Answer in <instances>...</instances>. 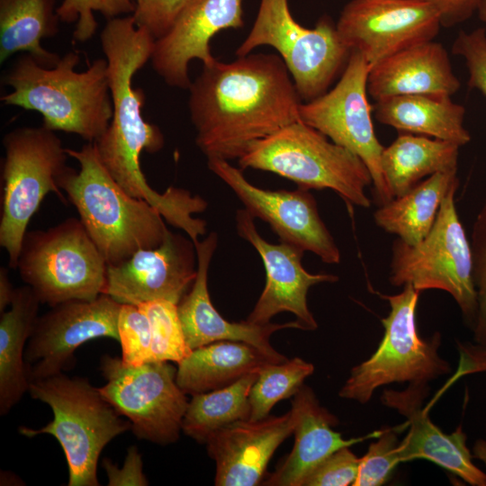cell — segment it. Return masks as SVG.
I'll return each mask as SVG.
<instances>
[{
  "mask_svg": "<svg viewBox=\"0 0 486 486\" xmlns=\"http://www.w3.org/2000/svg\"><path fill=\"white\" fill-rule=\"evenodd\" d=\"M195 143L207 159L240 158L254 143L300 121L302 100L276 54L202 65L189 87Z\"/></svg>",
  "mask_w": 486,
  "mask_h": 486,
  "instance_id": "obj_1",
  "label": "cell"
},
{
  "mask_svg": "<svg viewBox=\"0 0 486 486\" xmlns=\"http://www.w3.org/2000/svg\"><path fill=\"white\" fill-rule=\"evenodd\" d=\"M100 40L108 64L112 116L94 144L104 166L127 194L166 215L174 209L175 194L170 189L163 193L153 189L140 166L142 151L161 150L164 136L157 125L145 121L144 91L132 85L135 74L151 59L156 40L136 25L132 15L109 19Z\"/></svg>",
  "mask_w": 486,
  "mask_h": 486,
  "instance_id": "obj_2",
  "label": "cell"
},
{
  "mask_svg": "<svg viewBox=\"0 0 486 486\" xmlns=\"http://www.w3.org/2000/svg\"><path fill=\"white\" fill-rule=\"evenodd\" d=\"M79 61L76 51H68L54 67L46 68L22 53L2 77L12 91L1 102L40 113L49 130L96 141L112 116L108 64L106 58H97L78 72Z\"/></svg>",
  "mask_w": 486,
  "mask_h": 486,
  "instance_id": "obj_3",
  "label": "cell"
},
{
  "mask_svg": "<svg viewBox=\"0 0 486 486\" xmlns=\"http://www.w3.org/2000/svg\"><path fill=\"white\" fill-rule=\"evenodd\" d=\"M79 170L68 166L60 189L107 265H117L140 249L159 246L167 231L159 212L145 200L127 194L102 164L94 142L79 149L66 148Z\"/></svg>",
  "mask_w": 486,
  "mask_h": 486,
  "instance_id": "obj_4",
  "label": "cell"
},
{
  "mask_svg": "<svg viewBox=\"0 0 486 486\" xmlns=\"http://www.w3.org/2000/svg\"><path fill=\"white\" fill-rule=\"evenodd\" d=\"M29 393L48 404L53 419L40 429L20 427L24 436L41 434L60 444L68 466V486H98L97 464L106 445L131 428L86 378L63 373L30 382Z\"/></svg>",
  "mask_w": 486,
  "mask_h": 486,
  "instance_id": "obj_5",
  "label": "cell"
},
{
  "mask_svg": "<svg viewBox=\"0 0 486 486\" xmlns=\"http://www.w3.org/2000/svg\"><path fill=\"white\" fill-rule=\"evenodd\" d=\"M238 160L243 169L274 173L304 190L331 189L349 205L371 206L365 188L373 180L364 161L302 121L254 143Z\"/></svg>",
  "mask_w": 486,
  "mask_h": 486,
  "instance_id": "obj_6",
  "label": "cell"
},
{
  "mask_svg": "<svg viewBox=\"0 0 486 486\" xmlns=\"http://www.w3.org/2000/svg\"><path fill=\"white\" fill-rule=\"evenodd\" d=\"M3 146L0 246L15 269L28 224L45 196L53 192L66 202L58 181L68 155L55 131L43 125L7 132Z\"/></svg>",
  "mask_w": 486,
  "mask_h": 486,
  "instance_id": "obj_7",
  "label": "cell"
},
{
  "mask_svg": "<svg viewBox=\"0 0 486 486\" xmlns=\"http://www.w3.org/2000/svg\"><path fill=\"white\" fill-rule=\"evenodd\" d=\"M260 46L278 52L305 102L328 90L352 53L329 17L323 16L314 28H306L292 16L288 0H260L253 26L235 53L246 56Z\"/></svg>",
  "mask_w": 486,
  "mask_h": 486,
  "instance_id": "obj_8",
  "label": "cell"
},
{
  "mask_svg": "<svg viewBox=\"0 0 486 486\" xmlns=\"http://www.w3.org/2000/svg\"><path fill=\"white\" fill-rule=\"evenodd\" d=\"M107 263L79 219L27 231L17 262L25 284L50 307L70 300H94L106 284Z\"/></svg>",
  "mask_w": 486,
  "mask_h": 486,
  "instance_id": "obj_9",
  "label": "cell"
},
{
  "mask_svg": "<svg viewBox=\"0 0 486 486\" xmlns=\"http://www.w3.org/2000/svg\"><path fill=\"white\" fill-rule=\"evenodd\" d=\"M420 292L411 284L392 295H382L390 304L381 320L384 334L375 352L354 366L338 394L341 398L367 403L381 386L394 382H428L447 374L449 363L438 353L441 335L419 337L416 310Z\"/></svg>",
  "mask_w": 486,
  "mask_h": 486,
  "instance_id": "obj_10",
  "label": "cell"
},
{
  "mask_svg": "<svg viewBox=\"0 0 486 486\" xmlns=\"http://www.w3.org/2000/svg\"><path fill=\"white\" fill-rule=\"evenodd\" d=\"M457 188L447 193L431 230L420 242L410 245L398 238L393 241L389 281L397 287L411 284L419 292L436 289L448 292L472 328L477 299L472 247L455 208Z\"/></svg>",
  "mask_w": 486,
  "mask_h": 486,
  "instance_id": "obj_11",
  "label": "cell"
},
{
  "mask_svg": "<svg viewBox=\"0 0 486 486\" xmlns=\"http://www.w3.org/2000/svg\"><path fill=\"white\" fill-rule=\"evenodd\" d=\"M100 370L106 383L103 398L130 422L141 440L166 446L178 440L188 401L176 382V368L167 361L139 365L104 356Z\"/></svg>",
  "mask_w": 486,
  "mask_h": 486,
  "instance_id": "obj_12",
  "label": "cell"
},
{
  "mask_svg": "<svg viewBox=\"0 0 486 486\" xmlns=\"http://www.w3.org/2000/svg\"><path fill=\"white\" fill-rule=\"evenodd\" d=\"M370 65L353 50L336 86L299 107L300 121L316 129L334 143L359 157L368 167L375 202L382 205L392 199L381 168L383 146L373 123L367 98Z\"/></svg>",
  "mask_w": 486,
  "mask_h": 486,
  "instance_id": "obj_13",
  "label": "cell"
},
{
  "mask_svg": "<svg viewBox=\"0 0 486 486\" xmlns=\"http://www.w3.org/2000/svg\"><path fill=\"white\" fill-rule=\"evenodd\" d=\"M122 304L102 293L94 300L63 302L39 316L25 349L29 382L71 369L85 342L110 338L119 342Z\"/></svg>",
  "mask_w": 486,
  "mask_h": 486,
  "instance_id": "obj_14",
  "label": "cell"
},
{
  "mask_svg": "<svg viewBox=\"0 0 486 486\" xmlns=\"http://www.w3.org/2000/svg\"><path fill=\"white\" fill-rule=\"evenodd\" d=\"M440 15L422 0H351L336 23L344 43L370 68L407 48L433 40Z\"/></svg>",
  "mask_w": 486,
  "mask_h": 486,
  "instance_id": "obj_15",
  "label": "cell"
},
{
  "mask_svg": "<svg viewBox=\"0 0 486 486\" xmlns=\"http://www.w3.org/2000/svg\"><path fill=\"white\" fill-rule=\"evenodd\" d=\"M207 166L234 192L244 209L254 218L267 222L282 242L312 252L324 263L339 264V248L320 217L317 202L309 190L259 188L224 159H207Z\"/></svg>",
  "mask_w": 486,
  "mask_h": 486,
  "instance_id": "obj_16",
  "label": "cell"
},
{
  "mask_svg": "<svg viewBox=\"0 0 486 486\" xmlns=\"http://www.w3.org/2000/svg\"><path fill=\"white\" fill-rule=\"evenodd\" d=\"M195 259L192 239L167 230L159 246L140 249L120 264L108 265L103 293L121 304L158 300L178 304L195 280Z\"/></svg>",
  "mask_w": 486,
  "mask_h": 486,
  "instance_id": "obj_17",
  "label": "cell"
},
{
  "mask_svg": "<svg viewBox=\"0 0 486 486\" xmlns=\"http://www.w3.org/2000/svg\"><path fill=\"white\" fill-rule=\"evenodd\" d=\"M255 218L245 209L236 213L238 234L248 241L259 254L266 270V284L247 321L267 324L277 313L289 311L295 315L302 330L317 329L318 323L307 303L309 289L321 283H334L337 275L310 274L302 264V249L282 242L272 244L257 232Z\"/></svg>",
  "mask_w": 486,
  "mask_h": 486,
  "instance_id": "obj_18",
  "label": "cell"
},
{
  "mask_svg": "<svg viewBox=\"0 0 486 486\" xmlns=\"http://www.w3.org/2000/svg\"><path fill=\"white\" fill-rule=\"evenodd\" d=\"M243 0H194L171 29L156 40L151 57L154 71L173 87L189 89L188 67L193 59L209 65L216 58L211 40L220 31L244 26Z\"/></svg>",
  "mask_w": 486,
  "mask_h": 486,
  "instance_id": "obj_19",
  "label": "cell"
},
{
  "mask_svg": "<svg viewBox=\"0 0 486 486\" xmlns=\"http://www.w3.org/2000/svg\"><path fill=\"white\" fill-rule=\"evenodd\" d=\"M428 392V382H413L402 391L384 390L382 394V404L403 415L410 428L399 445L400 463L425 459L472 486H486V473L473 464L462 426L446 434L423 409Z\"/></svg>",
  "mask_w": 486,
  "mask_h": 486,
  "instance_id": "obj_20",
  "label": "cell"
},
{
  "mask_svg": "<svg viewBox=\"0 0 486 486\" xmlns=\"http://www.w3.org/2000/svg\"><path fill=\"white\" fill-rule=\"evenodd\" d=\"M218 237L210 233L195 245L197 274L189 292L177 304L185 340L194 350L217 341H239L250 344L279 362L287 358L270 344L273 333L284 328L302 329L294 321L285 323L253 324L248 321L230 322L213 306L208 291V270L217 247Z\"/></svg>",
  "mask_w": 486,
  "mask_h": 486,
  "instance_id": "obj_21",
  "label": "cell"
},
{
  "mask_svg": "<svg viewBox=\"0 0 486 486\" xmlns=\"http://www.w3.org/2000/svg\"><path fill=\"white\" fill-rule=\"evenodd\" d=\"M293 433L291 410L251 421L239 420L212 433L205 445L216 463L217 486L258 485L276 448Z\"/></svg>",
  "mask_w": 486,
  "mask_h": 486,
  "instance_id": "obj_22",
  "label": "cell"
},
{
  "mask_svg": "<svg viewBox=\"0 0 486 486\" xmlns=\"http://www.w3.org/2000/svg\"><path fill=\"white\" fill-rule=\"evenodd\" d=\"M290 410L293 418V447L263 485L302 486L308 474L331 454L367 438H377L382 432L344 438L333 429L338 424V418L321 406L312 389L304 384L293 396Z\"/></svg>",
  "mask_w": 486,
  "mask_h": 486,
  "instance_id": "obj_23",
  "label": "cell"
},
{
  "mask_svg": "<svg viewBox=\"0 0 486 486\" xmlns=\"http://www.w3.org/2000/svg\"><path fill=\"white\" fill-rule=\"evenodd\" d=\"M461 83L448 52L429 40L396 52L370 68L367 93L375 101L405 94L452 96Z\"/></svg>",
  "mask_w": 486,
  "mask_h": 486,
  "instance_id": "obj_24",
  "label": "cell"
},
{
  "mask_svg": "<svg viewBox=\"0 0 486 486\" xmlns=\"http://www.w3.org/2000/svg\"><path fill=\"white\" fill-rule=\"evenodd\" d=\"M374 117L402 133L446 140L462 147L471 140L464 107L449 95L405 94L375 102Z\"/></svg>",
  "mask_w": 486,
  "mask_h": 486,
  "instance_id": "obj_25",
  "label": "cell"
},
{
  "mask_svg": "<svg viewBox=\"0 0 486 486\" xmlns=\"http://www.w3.org/2000/svg\"><path fill=\"white\" fill-rule=\"evenodd\" d=\"M273 363H282L239 341H217L192 350L177 364L176 382L185 394L219 390Z\"/></svg>",
  "mask_w": 486,
  "mask_h": 486,
  "instance_id": "obj_26",
  "label": "cell"
},
{
  "mask_svg": "<svg viewBox=\"0 0 486 486\" xmlns=\"http://www.w3.org/2000/svg\"><path fill=\"white\" fill-rule=\"evenodd\" d=\"M40 304L32 287L26 284L15 289L11 309L0 313L1 416L7 414L29 391L24 356Z\"/></svg>",
  "mask_w": 486,
  "mask_h": 486,
  "instance_id": "obj_27",
  "label": "cell"
},
{
  "mask_svg": "<svg viewBox=\"0 0 486 486\" xmlns=\"http://www.w3.org/2000/svg\"><path fill=\"white\" fill-rule=\"evenodd\" d=\"M460 146L410 133H402L381 155V168L392 198L400 196L422 178L457 169Z\"/></svg>",
  "mask_w": 486,
  "mask_h": 486,
  "instance_id": "obj_28",
  "label": "cell"
},
{
  "mask_svg": "<svg viewBox=\"0 0 486 486\" xmlns=\"http://www.w3.org/2000/svg\"><path fill=\"white\" fill-rule=\"evenodd\" d=\"M456 186L457 169L436 173L404 194L380 205L374 212V222L401 241L415 245L429 233L444 198Z\"/></svg>",
  "mask_w": 486,
  "mask_h": 486,
  "instance_id": "obj_29",
  "label": "cell"
},
{
  "mask_svg": "<svg viewBox=\"0 0 486 486\" xmlns=\"http://www.w3.org/2000/svg\"><path fill=\"white\" fill-rule=\"evenodd\" d=\"M56 0H0V63L22 52L46 68L60 56L41 44L58 32Z\"/></svg>",
  "mask_w": 486,
  "mask_h": 486,
  "instance_id": "obj_30",
  "label": "cell"
},
{
  "mask_svg": "<svg viewBox=\"0 0 486 486\" xmlns=\"http://www.w3.org/2000/svg\"><path fill=\"white\" fill-rule=\"evenodd\" d=\"M258 372L251 373L224 388L194 394L188 402L182 431L196 442L231 423L249 419V393Z\"/></svg>",
  "mask_w": 486,
  "mask_h": 486,
  "instance_id": "obj_31",
  "label": "cell"
},
{
  "mask_svg": "<svg viewBox=\"0 0 486 486\" xmlns=\"http://www.w3.org/2000/svg\"><path fill=\"white\" fill-rule=\"evenodd\" d=\"M313 372L314 365L301 357L263 367L250 390L249 420L268 417L272 408L278 401L294 396Z\"/></svg>",
  "mask_w": 486,
  "mask_h": 486,
  "instance_id": "obj_32",
  "label": "cell"
},
{
  "mask_svg": "<svg viewBox=\"0 0 486 486\" xmlns=\"http://www.w3.org/2000/svg\"><path fill=\"white\" fill-rule=\"evenodd\" d=\"M148 317L152 335V361L179 363L187 357L192 349L188 346L177 304L158 300L137 305Z\"/></svg>",
  "mask_w": 486,
  "mask_h": 486,
  "instance_id": "obj_33",
  "label": "cell"
},
{
  "mask_svg": "<svg viewBox=\"0 0 486 486\" xmlns=\"http://www.w3.org/2000/svg\"><path fill=\"white\" fill-rule=\"evenodd\" d=\"M135 7L136 0H63L57 7V14L60 22H76L73 37L78 42H85L97 29L94 12L109 20L133 14Z\"/></svg>",
  "mask_w": 486,
  "mask_h": 486,
  "instance_id": "obj_34",
  "label": "cell"
},
{
  "mask_svg": "<svg viewBox=\"0 0 486 486\" xmlns=\"http://www.w3.org/2000/svg\"><path fill=\"white\" fill-rule=\"evenodd\" d=\"M122 360L139 365L152 361L151 325L147 314L133 304H122L118 318Z\"/></svg>",
  "mask_w": 486,
  "mask_h": 486,
  "instance_id": "obj_35",
  "label": "cell"
},
{
  "mask_svg": "<svg viewBox=\"0 0 486 486\" xmlns=\"http://www.w3.org/2000/svg\"><path fill=\"white\" fill-rule=\"evenodd\" d=\"M397 428L382 429L377 440L371 443L360 458L357 478L353 486H379L389 478L400 463Z\"/></svg>",
  "mask_w": 486,
  "mask_h": 486,
  "instance_id": "obj_36",
  "label": "cell"
},
{
  "mask_svg": "<svg viewBox=\"0 0 486 486\" xmlns=\"http://www.w3.org/2000/svg\"><path fill=\"white\" fill-rule=\"evenodd\" d=\"M471 247L472 280L477 299L476 317L472 329L477 346L486 349V202L473 222Z\"/></svg>",
  "mask_w": 486,
  "mask_h": 486,
  "instance_id": "obj_37",
  "label": "cell"
},
{
  "mask_svg": "<svg viewBox=\"0 0 486 486\" xmlns=\"http://www.w3.org/2000/svg\"><path fill=\"white\" fill-rule=\"evenodd\" d=\"M452 52L464 60L468 86L486 97V28L461 31L454 40Z\"/></svg>",
  "mask_w": 486,
  "mask_h": 486,
  "instance_id": "obj_38",
  "label": "cell"
},
{
  "mask_svg": "<svg viewBox=\"0 0 486 486\" xmlns=\"http://www.w3.org/2000/svg\"><path fill=\"white\" fill-rule=\"evenodd\" d=\"M360 458L349 447L331 454L305 478L302 486H347L356 482Z\"/></svg>",
  "mask_w": 486,
  "mask_h": 486,
  "instance_id": "obj_39",
  "label": "cell"
},
{
  "mask_svg": "<svg viewBox=\"0 0 486 486\" xmlns=\"http://www.w3.org/2000/svg\"><path fill=\"white\" fill-rule=\"evenodd\" d=\"M194 0H136L132 14L137 26L144 27L154 38L163 37L183 11Z\"/></svg>",
  "mask_w": 486,
  "mask_h": 486,
  "instance_id": "obj_40",
  "label": "cell"
},
{
  "mask_svg": "<svg viewBox=\"0 0 486 486\" xmlns=\"http://www.w3.org/2000/svg\"><path fill=\"white\" fill-rule=\"evenodd\" d=\"M103 466L106 471L108 485L110 486H145L148 484L142 472L141 454L135 446L128 448L125 462L121 469H118L109 459L103 461Z\"/></svg>",
  "mask_w": 486,
  "mask_h": 486,
  "instance_id": "obj_41",
  "label": "cell"
},
{
  "mask_svg": "<svg viewBox=\"0 0 486 486\" xmlns=\"http://www.w3.org/2000/svg\"><path fill=\"white\" fill-rule=\"evenodd\" d=\"M439 14L442 26H454L469 19L482 0H422Z\"/></svg>",
  "mask_w": 486,
  "mask_h": 486,
  "instance_id": "obj_42",
  "label": "cell"
},
{
  "mask_svg": "<svg viewBox=\"0 0 486 486\" xmlns=\"http://www.w3.org/2000/svg\"><path fill=\"white\" fill-rule=\"evenodd\" d=\"M15 289L9 279L7 269L2 266L0 268V313L5 311L6 307L11 305Z\"/></svg>",
  "mask_w": 486,
  "mask_h": 486,
  "instance_id": "obj_43",
  "label": "cell"
},
{
  "mask_svg": "<svg viewBox=\"0 0 486 486\" xmlns=\"http://www.w3.org/2000/svg\"><path fill=\"white\" fill-rule=\"evenodd\" d=\"M472 454V458L482 460L486 465V438L475 442Z\"/></svg>",
  "mask_w": 486,
  "mask_h": 486,
  "instance_id": "obj_44",
  "label": "cell"
},
{
  "mask_svg": "<svg viewBox=\"0 0 486 486\" xmlns=\"http://www.w3.org/2000/svg\"><path fill=\"white\" fill-rule=\"evenodd\" d=\"M478 15L480 20L486 25V0H482L478 9Z\"/></svg>",
  "mask_w": 486,
  "mask_h": 486,
  "instance_id": "obj_45",
  "label": "cell"
}]
</instances>
